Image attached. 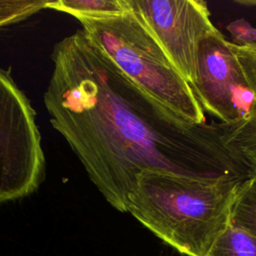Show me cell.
<instances>
[{
	"label": "cell",
	"mask_w": 256,
	"mask_h": 256,
	"mask_svg": "<svg viewBox=\"0 0 256 256\" xmlns=\"http://www.w3.org/2000/svg\"><path fill=\"white\" fill-rule=\"evenodd\" d=\"M230 47L236 55L248 82L256 94V43L236 45L230 41Z\"/></svg>",
	"instance_id": "7c38bea8"
},
{
	"label": "cell",
	"mask_w": 256,
	"mask_h": 256,
	"mask_svg": "<svg viewBox=\"0 0 256 256\" xmlns=\"http://www.w3.org/2000/svg\"><path fill=\"white\" fill-rule=\"evenodd\" d=\"M206 256H256V236L229 224Z\"/></svg>",
	"instance_id": "30bf717a"
},
{
	"label": "cell",
	"mask_w": 256,
	"mask_h": 256,
	"mask_svg": "<svg viewBox=\"0 0 256 256\" xmlns=\"http://www.w3.org/2000/svg\"><path fill=\"white\" fill-rule=\"evenodd\" d=\"M45 178V155L35 111L0 68V204L34 193Z\"/></svg>",
	"instance_id": "277c9868"
},
{
	"label": "cell",
	"mask_w": 256,
	"mask_h": 256,
	"mask_svg": "<svg viewBox=\"0 0 256 256\" xmlns=\"http://www.w3.org/2000/svg\"><path fill=\"white\" fill-rule=\"evenodd\" d=\"M82 30L137 86L179 120L205 124L203 108L145 26L129 8L105 18H80Z\"/></svg>",
	"instance_id": "3957f363"
},
{
	"label": "cell",
	"mask_w": 256,
	"mask_h": 256,
	"mask_svg": "<svg viewBox=\"0 0 256 256\" xmlns=\"http://www.w3.org/2000/svg\"><path fill=\"white\" fill-rule=\"evenodd\" d=\"M219 127L226 148L247 168L249 177L256 178V109L237 123L219 122Z\"/></svg>",
	"instance_id": "52a82bcc"
},
{
	"label": "cell",
	"mask_w": 256,
	"mask_h": 256,
	"mask_svg": "<svg viewBox=\"0 0 256 256\" xmlns=\"http://www.w3.org/2000/svg\"><path fill=\"white\" fill-rule=\"evenodd\" d=\"M235 3L245 6H256V0H237Z\"/></svg>",
	"instance_id": "5bb4252c"
},
{
	"label": "cell",
	"mask_w": 256,
	"mask_h": 256,
	"mask_svg": "<svg viewBox=\"0 0 256 256\" xmlns=\"http://www.w3.org/2000/svg\"><path fill=\"white\" fill-rule=\"evenodd\" d=\"M244 180L143 170L128 196L126 213L179 253L206 256L230 224L232 206Z\"/></svg>",
	"instance_id": "7a4b0ae2"
},
{
	"label": "cell",
	"mask_w": 256,
	"mask_h": 256,
	"mask_svg": "<svg viewBox=\"0 0 256 256\" xmlns=\"http://www.w3.org/2000/svg\"><path fill=\"white\" fill-rule=\"evenodd\" d=\"M230 225L256 236V178L249 177L241 183L232 206Z\"/></svg>",
	"instance_id": "9c48e42d"
},
{
	"label": "cell",
	"mask_w": 256,
	"mask_h": 256,
	"mask_svg": "<svg viewBox=\"0 0 256 256\" xmlns=\"http://www.w3.org/2000/svg\"><path fill=\"white\" fill-rule=\"evenodd\" d=\"M191 88L203 110L224 124L237 123L256 108V94L230 41L217 28L200 44L197 80Z\"/></svg>",
	"instance_id": "8992f818"
},
{
	"label": "cell",
	"mask_w": 256,
	"mask_h": 256,
	"mask_svg": "<svg viewBox=\"0 0 256 256\" xmlns=\"http://www.w3.org/2000/svg\"><path fill=\"white\" fill-rule=\"evenodd\" d=\"M227 30L232 36L233 42H231L236 45H249L256 43V29L243 19H239L228 24Z\"/></svg>",
	"instance_id": "4fadbf2b"
},
{
	"label": "cell",
	"mask_w": 256,
	"mask_h": 256,
	"mask_svg": "<svg viewBox=\"0 0 256 256\" xmlns=\"http://www.w3.org/2000/svg\"><path fill=\"white\" fill-rule=\"evenodd\" d=\"M47 8L68 13L76 19L105 18L128 10L125 0H57L48 1Z\"/></svg>",
	"instance_id": "ba28073f"
},
{
	"label": "cell",
	"mask_w": 256,
	"mask_h": 256,
	"mask_svg": "<svg viewBox=\"0 0 256 256\" xmlns=\"http://www.w3.org/2000/svg\"><path fill=\"white\" fill-rule=\"evenodd\" d=\"M46 0H0V28L20 22L47 8Z\"/></svg>",
	"instance_id": "8fae6325"
},
{
	"label": "cell",
	"mask_w": 256,
	"mask_h": 256,
	"mask_svg": "<svg viewBox=\"0 0 256 256\" xmlns=\"http://www.w3.org/2000/svg\"><path fill=\"white\" fill-rule=\"evenodd\" d=\"M44 93L50 122L105 200L126 213L147 169L249 178L224 145L219 123L179 120L137 86L82 29L57 42Z\"/></svg>",
	"instance_id": "6da1fadb"
},
{
	"label": "cell",
	"mask_w": 256,
	"mask_h": 256,
	"mask_svg": "<svg viewBox=\"0 0 256 256\" xmlns=\"http://www.w3.org/2000/svg\"><path fill=\"white\" fill-rule=\"evenodd\" d=\"M145 24L173 67L192 87L197 80L198 52L204 37L216 27L201 0H125Z\"/></svg>",
	"instance_id": "5b68a950"
}]
</instances>
